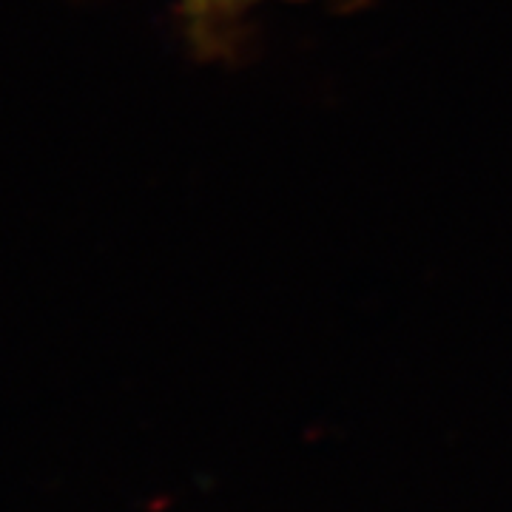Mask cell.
<instances>
[{"label":"cell","mask_w":512,"mask_h":512,"mask_svg":"<svg viewBox=\"0 0 512 512\" xmlns=\"http://www.w3.org/2000/svg\"><path fill=\"white\" fill-rule=\"evenodd\" d=\"M183 12L185 26L200 43L211 46L225 37L228 26H237L251 12L268 6V3H302V0H177ZM336 6H345L353 0H330Z\"/></svg>","instance_id":"obj_1"}]
</instances>
